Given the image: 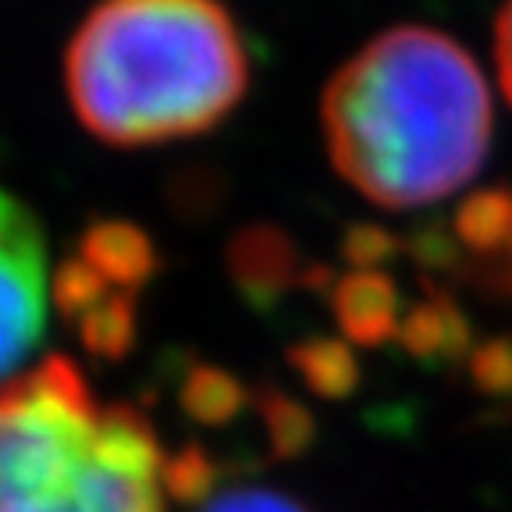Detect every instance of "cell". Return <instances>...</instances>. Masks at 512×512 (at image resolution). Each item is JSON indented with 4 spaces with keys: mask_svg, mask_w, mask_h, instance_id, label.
Returning <instances> with one entry per match:
<instances>
[{
    "mask_svg": "<svg viewBox=\"0 0 512 512\" xmlns=\"http://www.w3.org/2000/svg\"><path fill=\"white\" fill-rule=\"evenodd\" d=\"M335 171L367 200L413 210L445 200L491 146V93L445 32L402 25L345 61L320 100Z\"/></svg>",
    "mask_w": 512,
    "mask_h": 512,
    "instance_id": "6da1fadb",
    "label": "cell"
},
{
    "mask_svg": "<svg viewBox=\"0 0 512 512\" xmlns=\"http://www.w3.org/2000/svg\"><path fill=\"white\" fill-rule=\"evenodd\" d=\"M253 79L221 0H100L64 54L75 118L107 146H157L221 125Z\"/></svg>",
    "mask_w": 512,
    "mask_h": 512,
    "instance_id": "7a4b0ae2",
    "label": "cell"
},
{
    "mask_svg": "<svg viewBox=\"0 0 512 512\" xmlns=\"http://www.w3.org/2000/svg\"><path fill=\"white\" fill-rule=\"evenodd\" d=\"M171 452L68 356L0 381V512H168Z\"/></svg>",
    "mask_w": 512,
    "mask_h": 512,
    "instance_id": "3957f363",
    "label": "cell"
},
{
    "mask_svg": "<svg viewBox=\"0 0 512 512\" xmlns=\"http://www.w3.org/2000/svg\"><path fill=\"white\" fill-rule=\"evenodd\" d=\"M47 239L29 207L0 189V381L32 356L47 331Z\"/></svg>",
    "mask_w": 512,
    "mask_h": 512,
    "instance_id": "277c9868",
    "label": "cell"
},
{
    "mask_svg": "<svg viewBox=\"0 0 512 512\" xmlns=\"http://www.w3.org/2000/svg\"><path fill=\"white\" fill-rule=\"evenodd\" d=\"M299 246L278 224H249L228 242V278L256 313H271L296 285H306Z\"/></svg>",
    "mask_w": 512,
    "mask_h": 512,
    "instance_id": "5b68a950",
    "label": "cell"
},
{
    "mask_svg": "<svg viewBox=\"0 0 512 512\" xmlns=\"http://www.w3.org/2000/svg\"><path fill=\"white\" fill-rule=\"evenodd\" d=\"M75 256L86 260L107 285L121 288L128 296H139L160 267V253L150 235L139 224L128 221H93L82 232Z\"/></svg>",
    "mask_w": 512,
    "mask_h": 512,
    "instance_id": "8992f818",
    "label": "cell"
},
{
    "mask_svg": "<svg viewBox=\"0 0 512 512\" xmlns=\"http://www.w3.org/2000/svg\"><path fill=\"white\" fill-rule=\"evenodd\" d=\"M331 310L349 342L381 345L399 335V288L381 271H352L331 285Z\"/></svg>",
    "mask_w": 512,
    "mask_h": 512,
    "instance_id": "52a82bcc",
    "label": "cell"
},
{
    "mask_svg": "<svg viewBox=\"0 0 512 512\" xmlns=\"http://www.w3.org/2000/svg\"><path fill=\"white\" fill-rule=\"evenodd\" d=\"M178 399H182V409L196 420V424L221 427L242 413L249 395H246V388H242L239 377L228 374V370L192 367L189 374L182 377Z\"/></svg>",
    "mask_w": 512,
    "mask_h": 512,
    "instance_id": "ba28073f",
    "label": "cell"
},
{
    "mask_svg": "<svg viewBox=\"0 0 512 512\" xmlns=\"http://www.w3.org/2000/svg\"><path fill=\"white\" fill-rule=\"evenodd\" d=\"M72 328L79 331L82 345H86L93 356H100V360H121V356L132 349L136 331H139L136 296L118 292V296L93 306L89 313H82Z\"/></svg>",
    "mask_w": 512,
    "mask_h": 512,
    "instance_id": "9c48e42d",
    "label": "cell"
},
{
    "mask_svg": "<svg viewBox=\"0 0 512 512\" xmlns=\"http://www.w3.org/2000/svg\"><path fill=\"white\" fill-rule=\"evenodd\" d=\"M292 367L299 370L313 392L324 395H345L356 384V360L345 342L335 338H310V342H299L296 349L288 352Z\"/></svg>",
    "mask_w": 512,
    "mask_h": 512,
    "instance_id": "30bf717a",
    "label": "cell"
},
{
    "mask_svg": "<svg viewBox=\"0 0 512 512\" xmlns=\"http://www.w3.org/2000/svg\"><path fill=\"white\" fill-rule=\"evenodd\" d=\"M192 505H196L192 512H310L299 498L267 484H221V480Z\"/></svg>",
    "mask_w": 512,
    "mask_h": 512,
    "instance_id": "8fae6325",
    "label": "cell"
},
{
    "mask_svg": "<svg viewBox=\"0 0 512 512\" xmlns=\"http://www.w3.org/2000/svg\"><path fill=\"white\" fill-rule=\"evenodd\" d=\"M456 228L463 242H470L473 249L502 246V242L512 239V196H498V192L477 196L459 210Z\"/></svg>",
    "mask_w": 512,
    "mask_h": 512,
    "instance_id": "7c38bea8",
    "label": "cell"
},
{
    "mask_svg": "<svg viewBox=\"0 0 512 512\" xmlns=\"http://www.w3.org/2000/svg\"><path fill=\"white\" fill-rule=\"evenodd\" d=\"M399 335L413 352L434 356V352L452 349V345L459 342V317L445 299H438V303L420 306V310L409 313Z\"/></svg>",
    "mask_w": 512,
    "mask_h": 512,
    "instance_id": "4fadbf2b",
    "label": "cell"
},
{
    "mask_svg": "<svg viewBox=\"0 0 512 512\" xmlns=\"http://www.w3.org/2000/svg\"><path fill=\"white\" fill-rule=\"evenodd\" d=\"M392 249H395V239L388 232H381V228H352V232L345 235V256H349L360 271H374V264H381Z\"/></svg>",
    "mask_w": 512,
    "mask_h": 512,
    "instance_id": "5bb4252c",
    "label": "cell"
},
{
    "mask_svg": "<svg viewBox=\"0 0 512 512\" xmlns=\"http://www.w3.org/2000/svg\"><path fill=\"white\" fill-rule=\"evenodd\" d=\"M495 61H498V79L512 104V0H505L502 15H498L495 29Z\"/></svg>",
    "mask_w": 512,
    "mask_h": 512,
    "instance_id": "9a60e30c",
    "label": "cell"
}]
</instances>
